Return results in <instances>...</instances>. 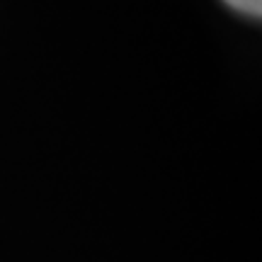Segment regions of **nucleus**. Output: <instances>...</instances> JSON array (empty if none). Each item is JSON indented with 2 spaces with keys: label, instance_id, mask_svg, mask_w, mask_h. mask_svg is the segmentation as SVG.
<instances>
[{
  "label": "nucleus",
  "instance_id": "nucleus-1",
  "mask_svg": "<svg viewBox=\"0 0 262 262\" xmlns=\"http://www.w3.org/2000/svg\"><path fill=\"white\" fill-rule=\"evenodd\" d=\"M228 8L238 10V12H243V15H250V17L260 19L262 15V0H224Z\"/></svg>",
  "mask_w": 262,
  "mask_h": 262
}]
</instances>
